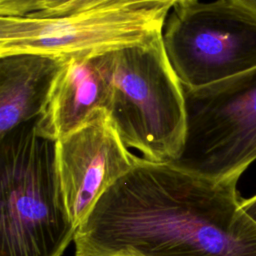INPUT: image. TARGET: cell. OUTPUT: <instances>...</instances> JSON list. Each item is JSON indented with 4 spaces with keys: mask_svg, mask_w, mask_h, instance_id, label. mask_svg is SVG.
<instances>
[{
    "mask_svg": "<svg viewBox=\"0 0 256 256\" xmlns=\"http://www.w3.org/2000/svg\"><path fill=\"white\" fill-rule=\"evenodd\" d=\"M238 180L137 156L77 228L76 256H256Z\"/></svg>",
    "mask_w": 256,
    "mask_h": 256,
    "instance_id": "cell-1",
    "label": "cell"
},
{
    "mask_svg": "<svg viewBox=\"0 0 256 256\" xmlns=\"http://www.w3.org/2000/svg\"><path fill=\"white\" fill-rule=\"evenodd\" d=\"M35 123L0 137V256H61L76 234L56 141L39 135Z\"/></svg>",
    "mask_w": 256,
    "mask_h": 256,
    "instance_id": "cell-2",
    "label": "cell"
},
{
    "mask_svg": "<svg viewBox=\"0 0 256 256\" xmlns=\"http://www.w3.org/2000/svg\"><path fill=\"white\" fill-rule=\"evenodd\" d=\"M105 56L110 83L107 112L121 140L146 160L174 162L184 147L186 105L162 34Z\"/></svg>",
    "mask_w": 256,
    "mask_h": 256,
    "instance_id": "cell-3",
    "label": "cell"
},
{
    "mask_svg": "<svg viewBox=\"0 0 256 256\" xmlns=\"http://www.w3.org/2000/svg\"><path fill=\"white\" fill-rule=\"evenodd\" d=\"M184 89L186 136L170 163L213 179L240 177L256 160V68L196 89Z\"/></svg>",
    "mask_w": 256,
    "mask_h": 256,
    "instance_id": "cell-4",
    "label": "cell"
},
{
    "mask_svg": "<svg viewBox=\"0 0 256 256\" xmlns=\"http://www.w3.org/2000/svg\"><path fill=\"white\" fill-rule=\"evenodd\" d=\"M162 39L186 89L256 68V11L235 0H188L176 5Z\"/></svg>",
    "mask_w": 256,
    "mask_h": 256,
    "instance_id": "cell-5",
    "label": "cell"
},
{
    "mask_svg": "<svg viewBox=\"0 0 256 256\" xmlns=\"http://www.w3.org/2000/svg\"><path fill=\"white\" fill-rule=\"evenodd\" d=\"M169 7L89 11L59 17L0 15V56L92 57L162 34Z\"/></svg>",
    "mask_w": 256,
    "mask_h": 256,
    "instance_id": "cell-6",
    "label": "cell"
},
{
    "mask_svg": "<svg viewBox=\"0 0 256 256\" xmlns=\"http://www.w3.org/2000/svg\"><path fill=\"white\" fill-rule=\"evenodd\" d=\"M56 158L70 219L78 228L94 206L137 158L121 140L105 109L56 141Z\"/></svg>",
    "mask_w": 256,
    "mask_h": 256,
    "instance_id": "cell-7",
    "label": "cell"
},
{
    "mask_svg": "<svg viewBox=\"0 0 256 256\" xmlns=\"http://www.w3.org/2000/svg\"><path fill=\"white\" fill-rule=\"evenodd\" d=\"M109 97L105 53L69 58L36 119V132L57 141L85 125L98 110H107Z\"/></svg>",
    "mask_w": 256,
    "mask_h": 256,
    "instance_id": "cell-8",
    "label": "cell"
},
{
    "mask_svg": "<svg viewBox=\"0 0 256 256\" xmlns=\"http://www.w3.org/2000/svg\"><path fill=\"white\" fill-rule=\"evenodd\" d=\"M68 60L38 53L0 56V137L41 115Z\"/></svg>",
    "mask_w": 256,
    "mask_h": 256,
    "instance_id": "cell-9",
    "label": "cell"
},
{
    "mask_svg": "<svg viewBox=\"0 0 256 256\" xmlns=\"http://www.w3.org/2000/svg\"><path fill=\"white\" fill-rule=\"evenodd\" d=\"M188 0H73L59 8L49 11H38L28 15L34 17H59L73 15L89 11L117 10V9H139L148 7H169Z\"/></svg>",
    "mask_w": 256,
    "mask_h": 256,
    "instance_id": "cell-10",
    "label": "cell"
},
{
    "mask_svg": "<svg viewBox=\"0 0 256 256\" xmlns=\"http://www.w3.org/2000/svg\"><path fill=\"white\" fill-rule=\"evenodd\" d=\"M42 0H0V15L23 16L35 12Z\"/></svg>",
    "mask_w": 256,
    "mask_h": 256,
    "instance_id": "cell-11",
    "label": "cell"
},
{
    "mask_svg": "<svg viewBox=\"0 0 256 256\" xmlns=\"http://www.w3.org/2000/svg\"><path fill=\"white\" fill-rule=\"evenodd\" d=\"M73 0H42L35 12H38V11H49V10H53V9H56V8H59L61 6H64L70 2H72Z\"/></svg>",
    "mask_w": 256,
    "mask_h": 256,
    "instance_id": "cell-12",
    "label": "cell"
},
{
    "mask_svg": "<svg viewBox=\"0 0 256 256\" xmlns=\"http://www.w3.org/2000/svg\"><path fill=\"white\" fill-rule=\"evenodd\" d=\"M242 209L253 219L256 221V195L243 200L242 202Z\"/></svg>",
    "mask_w": 256,
    "mask_h": 256,
    "instance_id": "cell-13",
    "label": "cell"
},
{
    "mask_svg": "<svg viewBox=\"0 0 256 256\" xmlns=\"http://www.w3.org/2000/svg\"><path fill=\"white\" fill-rule=\"evenodd\" d=\"M251 9H253L254 11H256V0H235Z\"/></svg>",
    "mask_w": 256,
    "mask_h": 256,
    "instance_id": "cell-14",
    "label": "cell"
}]
</instances>
